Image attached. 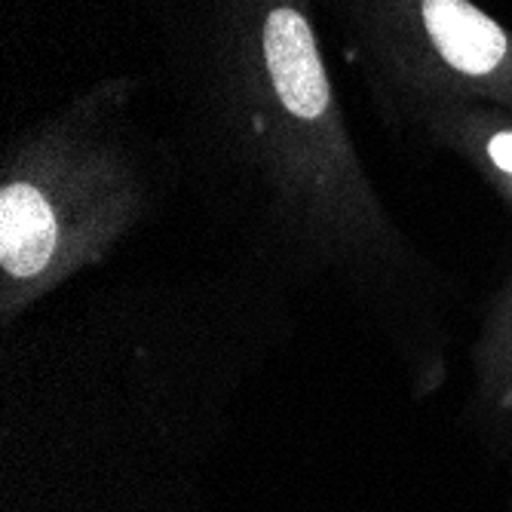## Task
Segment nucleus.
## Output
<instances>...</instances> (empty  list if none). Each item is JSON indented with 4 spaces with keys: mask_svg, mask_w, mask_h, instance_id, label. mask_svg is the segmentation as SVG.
I'll list each match as a JSON object with an SVG mask.
<instances>
[{
    "mask_svg": "<svg viewBox=\"0 0 512 512\" xmlns=\"http://www.w3.org/2000/svg\"><path fill=\"white\" fill-rule=\"evenodd\" d=\"M56 249V218L28 184H10L0 197V264L13 276H34Z\"/></svg>",
    "mask_w": 512,
    "mask_h": 512,
    "instance_id": "7ed1b4c3",
    "label": "nucleus"
},
{
    "mask_svg": "<svg viewBox=\"0 0 512 512\" xmlns=\"http://www.w3.org/2000/svg\"><path fill=\"white\" fill-rule=\"evenodd\" d=\"M488 154H491V160H494L500 169H506V172L512 175V132L494 135V138H491V145H488Z\"/></svg>",
    "mask_w": 512,
    "mask_h": 512,
    "instance_id": "20e7f679",
    "label": "nucleus"
},
{
    "mask_svg": "<svg viewBox=\"0 0 512 512\" xmlns=\"http://www.w3.org/2000/svg\"><path fill=\"white\" fill-rule=\"evenodd\" d=\"M424 25L445 62L463 74H488L506 53L503 31L467 0H424Z\"/></svg>",
    "mask_w": 512,
    "mask_h": 512,
    "instance_id": "f03ea898",
    "label": "nucleus"
},
{
    "mask_svg": "<svg viewBox=\"0 0 512 512\" xmlns=\"http://www.w3.org/2000/svg\"><path fill=\"white\" fill-rule=\"evenodd\" d=\"M264 56L283 105L313 120L329 108V80L322 71L313 31L295 10H273L264 25Z\"/></svg>",
    "mask_w": 512,
    "mask_h": 512,
    "instance_id": "f257e3e1",
    "label": "nucleus"
}]
</instances>
